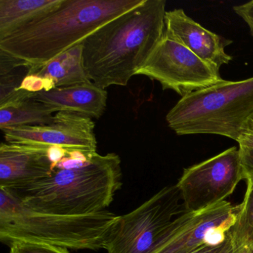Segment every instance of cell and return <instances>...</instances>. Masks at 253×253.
Masks as SVG:
<instances>
[{"label":"cell","mask_w":253,"mask_h":253,"mask_svg":"<svg viewBox=\"0 0 253 253\" xmlns=\"http://www.w3.org/2000/svg\"><path fill=\"white\" fill-rule=\"evenodd\" d=\"M247 183L244 200L238 205L236 223L229 233L236 239L253 241V181L247 180Z\"/></svg>","instance_id":"2e32d148"},{"label":"cell","mask_w":253,"mask_h":253,"mask_svg":"<svg viewBox=\"0 0 253 253\" xmlns=\"http://www.w3.org/2000/svg\"><path fill=\"white\" fill-rule=\"evenodd\" d=\"M122 185L119 155L97 153L81 166L56 168L48 178L9 192L37 211L85 215L106 210Z\"/></svg>","instance_id":"3957f363"},{"label":"cell","mask_w":253,"mask_h":253,"mask_svg":"<svg viewBox=\"0 0 253 253\" xmlns=\"http://www.w3.org/2000/svg\"><path fill=\"white\" fill-rule=\"evenodd\" d=\"M35 75L54 83L55 88L91 82L84 69L83 44H78L48 63L27 69Z\"/></svg>","instance_id":"4fadbf2b"},{"label":"cell","mask_w":253,"mask_h":253,"mask_svg":"<svg viewBox=\"0 0 253 253\" xmlns=\"http://www.w3.org/2000/svg\"><path fill=\"white\" fill-rule=\"evenodd\" d=\"M165 34L190 50L204 61L217 67L232 60L225 48L232 41L213 33L189 17L182 8L167 11Z\"/></svg>","instance_id":"8fae6325"},{"label":"cell","mask_w":253,"mask_h":253,"mask_svg":"<svg viewBox=\"0 0 253 253\" xmlns=\"http://www.w3.org/2000/svg\"><path fill=\"white\" fill-rule=\"evenodd\" d=\"M177 185L167 186L128 214L118 216L103 244L107 253H152L182 214Z\"/></svg>","instance_id":"8992f818"},{"label":"cell","mask_w":253,"mask_h":253,"mask_svg":"<svg viewBox=\"0 0 253 253\" xmlns=\"http://www.w3.org/2000/svg\"><path fill=\"white\" fill-rule=\"evenodd\" d=\"M247 127L253 128V115H252V116L250 117V119H249V121H247V124H246L245 128H247Z\"/></svg>","instance_id":"4316f807"},{"label":"cell","mask_w":253,"mask_h":253,"mask_svg":"<svg viewBox=\"0 0 253 253\" xmlns=\"http://www.w3.org/2000/svg\"><path fill=\"white\" fill-rule=\"evenodd\" d=\"M235 14H238L250 28V34L253 38V0L242 5L233 7Z\"/></svg>","instance_id":"44dd1931"},{"label":"cell","mask_w":253,"mask_h":253,"mask_svg":"<svg viewBox=\"0 0 253 253\" xmlns=\"http://www.w3.org/2000/svg\"><path fill=\"white\" fill-rule=\"evenodd\" d=\"M217 253H239L238 247L234 242L229 232H228L227 235H226L223 247Z\"/></svg>","instance_id":"603a6c76"},{"label":"cell","mask_w":253,"mask_h":253,"mask_svg":"<svg viewBox=\"0 0 253 253\" xmlns=\"http://www.w3.org/2000/svg\"><path fill=\"white\" fill-rule=\"evenodd\" d=\"M9 247L10 253H70L63 247L28 241H17Z\"/></svg>","instance_id":"ac0fdd59"},{"label":"cell","mask_w":253,"mask_h":253,"mask_svg":"<svg viewBox=\"0 0 253 253\" xmlns=\"http://www.w3.org/2000/svg\"><path fill=\"white\" fill-rule=\"evenodd\" d=\"M231 237L238 247L239 253H253V241H242L233 238L232 235Z\"/></svg>","instance_id":"d4e9b609"},{"label":"cell","mask_w":253,"mask_h":253,"mask_svg":"<svg viewBox=\"0 0 253 253\" xmlns=\"http://www.w3.org/2000/svg\"><path fill=\"white\" fill-rule=\"evenodd\" d=\"M118 217L107 210L85 215L42 212L0 189V240L8 246L28 241L68 250H100Z\"/></svg>","instance_id":"277c9868"},{"label":"cell","mask_w":253,"mask_h":253,"mask_svg":"<svg viewBox=\"0 0 253 253\" xmlns=\"http://www.w3.org/2000/svg\"><path fill=\"white\" fill-rule=\"evenodd\" d=\"M54 88L55 86L54 83L50 80L41 78L38 75L26 74L19 89L32 93H38L42 91H49Z\"/></svg>","instance_id":"d6986e66"},{"label":"cell","mask_w":253,"mask_h":253,"mask_svg":"<svg viewBox=\"0 0 253 253\" xmlns=\"http://www.w3.org/2000/svg\"><path fill=\"white\" fill-rule=\"evenodd\" d=\"M33 98L48 105L57 112H73L99 119L106 110L108 93L106 89L88 82L35 93Z\"/></svg>","instance_id":"7c38bea8"},{"label":"cell","mask_w":253,"mask_h":253,"mask_svg":"<svg viewBox=\"0 0 253 253\" xmlns=\"http://www.w3.org/2000/svg\"><path fill=\"white\" fill-rule=\"evenodd\" d=\"M144 0H63L54 11L0 39V52L26 69L71 49Z\"/></svg>","instance_id":"7a4b0ae2"},{"label":"cell","mask_w":253,"mask_h":253,"mask_svg":"<svg viewBox=\"0 0 253 253\" xmlns=\"http://www.w3.org/2000/svg\"><path fill=\"white\" fill-rule=\"evenodd\" d=\"M253 114V77L222 82L181 97L168 112L177 135L216 134L238 143Z\"/></svg>","instance_id":"5b68a950"},{"label":"cell","mask_w":253,"mask_h":253,"mask_svg":"<svg viewBox=\"0 0 253 253\" xmlns=\"http://www.w3.org/2000/svg\"><path fill=\"white\" fill-rule=\"evenodd\" d=\"M63 0H0V39L58 8Z\"/></svg>","instance_id":"5bb4252c"},{"label":"cell","mask_w":253,"mask_h":253,"mask_svg":"<svg viewBox=\"0 0 253 253\" xmlns=\"http://www.w3.org/2000/svg\"><path fill=\"white\" fill-rule=\"evenodd\" d=\"M242 180L239 148L233 146L185 169L176 185L185 211L198 212L226 201Z\"/></svg>","instance_id":"ba28073f"},{"label":"cell","mask_w":253,"mask_h":253,"mask_svg":"<svg viewBox=\"0 0 253 253\" xmlns=\"http://www.w3.org/2000/svg\"><path fill=\"white\" fill-rule=\"evenodd\" d=\"M137 75L158 81L163 90H171L181 97L223 81L220 68L204 61L165 32Z\"/></svg>","instance_id":"52a82bcc"},{"label":"cell","mask_w":253,"mask_h":253,"mask_svg":"<svg viewBox=\"0 0 253 253\" xmlns=\"http://www.w3.org/2000/svg\"><path fill=\"white\" fill-rule=\"evenodd\" d=\"M24 77L13 72L0 76V107L20 103L35 96V93L19 89Z\"/></svg>","instance_id":"e0dca14e"},{"label":"cell","mask_w":253,"mask_h":253,"mask_svg":"<svg viewBox=\"0 0 253 253\" xmlns=\"http://www.w3.org/2000/svg\"><path fill=\"white\" fill-rule=\"evenodd\" d=\"M224 243V242H223ZM223 243L220 245H203L195 250L189 252V253H217L223 247Z\"/></svg>","instance_id":"484cf974"},{"label":"cell","mask_w":253,"mask_h":253,"mask_svg":"<svg viewBox=\"0 0 253 253\" xmlns=\"http://www.w3.org/2000/svg\"><path fill=\"white\" fill-rule=\"evenodd\" d=\"M238 143V145L253 148V128H250V127L246 128L244 134L240 137Z\"/></svg>","instance_id":"cb8c5ba5"},{"label":"cell","mask_w":253,"mask_h":253,"mask_svg":"<svg viewBox=\"0 0 253 253\" xmlns=\"http://www.w3.org/2000/svg\"><path fill=\"white\" fill-rule=\"evenodd\" d=\"M166 4L144 0L84 40L83 60L91 83L102 89L126 86L137 75L164 36Z\"/></svg>","instance_id":"6da1fadb"},{"label":"cell","mask_w":253,"mask_h":253,"mask_svg":"<svg viewBox=\"0 0 253 253\" xmlns=\"http://www.w3.org/2000/svg\"><path fill=\"white\" fill-rule=\"evenodd\" d=\"M48 146L1 143L0 189L17 192L44 179L54 171L48 156Z\"/></svg>","instance_id":"30bf717a"},{"label":"cell","mask_w":253,"mask_h":253,"mask_svg":"<svg viewBox=\"0 0 253 253\" xmlns=\"http://www.w3.org/2000/svg\"><path fill=\"white\" fill-rule=\"evenodd\" d=\"M55 110L32 98L0 107V128L52 124Z\"/></svg>","instance_id":"9a60e30c"},{"label":"cell","mask_w":253,"mask_h":253,"mask_svg":"<svg viewBox=\"0 0 253 253\" xmlns=\"http://www.w3.org/2000/svg\"><path fill=\"white\" fill-rule=\"evenodd\" d=\"M91 118L69 112H58L52 124L44 126H25L3 128L8 143L57 146L69 152H80L88 158L97 154V141Z\"/></svg>","instance_id":"9c48e42d"},{"label":"cell","mask_w":253,"mask_h":253,"mask_svg":"<svg viewBox=\"0 0 253 253\" xmlns=\"http://www.w3.org/2000/svg\"><path fill=\"white\" fill-rule=\"evenodd\" d=\"M69 152L64 148L60 146H49L48 149V156L50 161L52 163L53 167L55 169L57 164L66 157L69 156Z\"/></svg>","instance_id":"7402d4cb"},{"label":"cell","mask_w":253,"mask_h":253,"mask_svg":"<svg viewBox=\"0 0 253 253\" xmlns=\"http://www.w3.org/2000/svg\"><path fill=\"white\" fill-rule=\"evenodd\" d=\"M244 180L253 181V148L239 145Z\"/></svg>","instance_id":"ffe728a7"}]
</instances>
